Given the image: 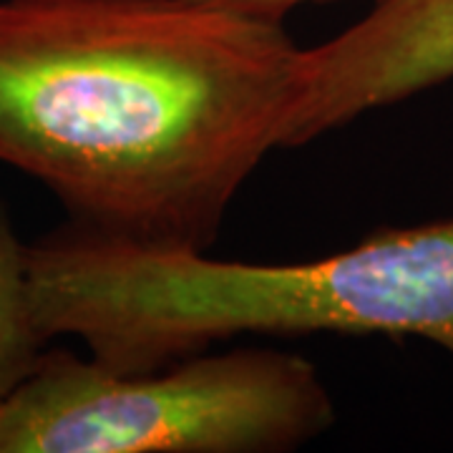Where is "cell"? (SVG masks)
I'll return each mask as SVG.
<instances>
[{
    "label": "cell",
    "instance_id": "obj_1",
    "mask_svg": "<svg viewBox=\"0 0 453 453\" xmlns=\"http://www.w3.org/2000/svg\"><path fill=\"white\" fill-rule=\"evenodd\" d=\"M300 50L202 0H0V164L76 225L207 252L280 149Z\"/></svg>",
    "mask_w": 453,
    "mask_h": 453
},
{
    "label": "cell",
    "instance_id": "obj_2",
    "mask_svg": "<svg viewBox=\"0 0 453 453\" xmlns=\"http://www.w3.org/2000/svg\"><path fill=\"white\" fill-rule=\"evenodd\" d=\"M35 323L144 372L247 335L421 338L453 356V219L380 229L308 262H232L65 219L28 242Z\"/></svg>",
    "mask_w": 453,
    "mask_h": 453
},
{
    "label": "cell",
    "instance_id": "obj_3",
    "mask_svg": "<svg viewBox=\"0 0 453 453\" xmlns=\"http://www.w3.org/2000/svg\"><path fill=\"white\" fill-rule=\"evenodd\" d=\"M338 421L320 368L259 345L144 372L49 348L0 403V453H288Z\"/></svg>",
    "mask_w": 453,
    "mask_h": 453
},
{
    "label": "cell",
    "instance_id": "obj_4",
    "mask_svg": "<svg viewBox=\"0 0 453 453\" xmlns=\"http://www.w3.org/2000/svg\"><path fill=\"white\" fill-rule=\"evenodd\" d=\"M453 81V0H372L368 13L303 46L280 149Z\"/></svg>",
    "mask_w": 453,
    "mask_h": 453
},
{
    "label": "cell",
    "instance_id": "obj_5",
    "mask_svg": "<svg viewBox=\"0 0 453 453\" xmlns=\"http://www.w3.org/2000/svg\"><path fill=\"white\" fill-rule=\"evenodd\" d=\"M49 342L33 312L28 242L0 202V403L38 368Z\"/></svg>",
    "mask_w": 453,
    "mask_h": 453
},
{
    "label": "cell",
    "instance_id": "obj_6",
    "mask_svg": "<svg viewBox=\"0 0 453 453\" xmlns=\"http://www.w3.org/2000/svg\"><path fill=\"white\" fill-rule=\"evenodd\" d=\"M202 3L229 8V11H237V13H247V16L267 18V20H275V23H285V18L297 8L333 3V0H202Z\"/></svg>",
    "mask_w": 453,
    "mask_h": 453
}]
</instances>
